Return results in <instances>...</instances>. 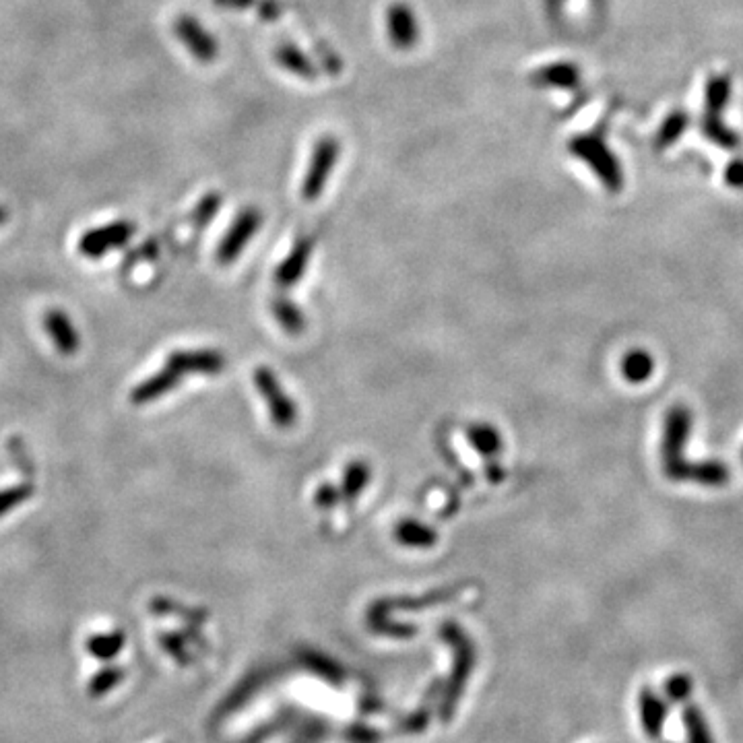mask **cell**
Segmentation results:
<instances>
[{"label":"cell","instance_id":"6da1fadb","mask_svg":"<svg viewBox=\"0 0 743 743\" xmlns=\"http://www.w3.org/2000/svg\"><path fill=\"white\" fill-rule=\"evenodd\" d=\"M692 432V411L686 405L669 407L663 422V440H661V461L663 471L671 481H686L688 461L684 457L686 444Z\"/></svg>","mask_w":743,"mask_h":743},{"label":"cell","instance_id":"7a4b0ae2","mask_svg":"<svg viewBox=\"0 0 743 743\" xmlns=\"http://www.w3.org/2000/svg\"><path fill=\"white\" fill-rule=\"evenodd\" d=\"M568 151L591 168L609 192H620L624 188V172L620 159L609 149L599 135H578L568 143Z\"/></svg>","mask_w":743,"mask_h":743},{"label":"cell","instance_id":"3957f363","mask_svg":"<svg viewBox=\"0 0 743 743\" xmlns=\"http://www.w3.org/2000/svg\"><path fill=\"white\" fill-rule=\"evenodd\" d=\"M254 386H256L258 395H261L263 401L267 403L271 422L277 428L287 430L298 422V407L292 399H289V395L285 393L279 378L275 376L271 368L261 366L254 370Z\"/></svg>","mask_w":743,"mask_h":743},{"label":"cell","instance_id":"277c9868","mask_svg":"<svg viewBox=\"0 0 743 743\" xmlns=\"http://www.w3.org/2000/svg\"><path fill=\"white\" fill-rule=\"evenodd\" d=\"M337 159H339L337 139L322 137L314 145V151H312V157H310V166H308L304 186H302V197L308 203L316 201L320 197V192L325 190V186L329 182V176L333 174V170L337 166Z\"/></svg>","mask_w":743,"mask_h":743},{"label":"cell","instance_id":"5b68a950","mask_svg":"<svg viewBox=\"0 0 743 743\" xmlns=\"http://www.w3.org/2000/svg\"><path fill=\"white\" fill-rule=\"evenodd\" d=\"M261 223H263V213L261 211H258L256 207L244 209L236 217V221L232 223L230 232L225 234V238L221 240L219 250H217V261L221 265L234 263L236 258L242 254V250L246 248V244L256 236L258 228H261Z\"/></svg>","mask_w":743,"mask_h":743},{"label":"cell","instance_id":"8992f818","mask_svg":"<svg viewBox=\"0 0 743 743\" xmlns=\"http://www.w3.org/2000/svg\"><path fill=\"white\" fill-rule=\"evenodd\" d=\"M133 234L135 225L131 221H114L104 225V228L87 232L79 242V252L89 258H98L104 256L108 250L126 244Z\"/></svg>","mask_w":743,"mask_h":743},{"label":"cell","instance_id":"52a82bcc","mask_svg":"<svg viewBox=\"0 0 743 743\" xmlns=\"http://www.w3.org/2000/svg\"><path fill=\"white\" fill-rule=\"evenodd\" d=\"M176 36L180 38V42H184L188 52L201 62H211L219 54L217 40L209 34V31L195 17L182 15L176 21Z\"/></svg>","mask_w":743,"mask_h":743},{"label":"cell","instance_id":"ba28073f","mask_svg":"<svg viewBox=\"0 0 743 743\" xmlns=\"http://www.w3.org/2000/svg\"><path fill=\"white\" fill-rule=\"evenodd\" d=\"M178 374H219L225 368L223 353L213 349H180L174 351L168 362Z\"/></svg>","mask_w":743,"mask_h":743},{"label":"cell","instance_id":"9c48e42d","mask_svg":"<svg viewBox=\"0 0 743 743\" xmlns=\"http://www.w3.org/2000/svg\"><path fill=\"white\" fill-rule=\"evenodd\" d=\"M386 29L393 46L399 50H409L419 42V23L415 13L407 5H393L386 13Z\"/></svg>","mask_w":743,"mask_h":743},{"label":"cell","instance_id":"30bf717a","mask_svg":"<svg viewBox=\"0 0 743 743\" xmlns=\"http://www.w3.org/2000/svg\"><path fill=\"white\" fill-rule=\"evenodd\" d=\"M667 715H669V710H667V702L663 700V696H659L649 686L642 688L638 694V717H640L642 731L651 739L661 737Z\"/></svg>","mask_w":743,"mask_h":743},{"label":"cell","instance_id":"8fae6325","mask_svg":"<svg viewBox=\"0 0 743 743\" xmlns=\"http://www.w3.org/2000/svg\"><path fill=\"white\" fill-rule=\"evenodd\" d=\"M182 378H184L182 374H178L174 368H170L166 364L159 372H155L151 378H147V380H143L141 384L135 386V391L131 393V401L135 405L153 403L164 395L172 393L176 386L182 382Z\"/></svg>","mask_w":743,"mask_h":743},{"label":"cell","instance_id":"7c38bea8","mask_svg":"<svg viewBox=\"0 0 743 743\" xmlns=\"http://www.w3.org/2000/svg\"><path fill=\"white\" fill-rule=\"evenodd\" d=\"M312 252H314L312 238H302L300 242H296L294 250L287 254V258L279 265V269L275 273L277 285L279 287H292V285L300 283V279L304 277V273L308 269Z\"/></svg>","mask_w":743,"mask_h":743},{"label":"cell","instance_id":"4fadbf2b","mask_svg":"<svg viewBox=\"0 0 743 743\" xmlns=\"http://www.w3.org/2000/svg\"><path fill=\"white\" fill-rule=\"evenodd\" d=\"M44 325H46V331L52 337L56 349L62 355H73V353H77V349H79V335H77V331L73 327V322H71V318L67 314H64L62 310H50V312H46Z\"/></svg>","mask_w":743,"mask_h":743},{"label":"cell","instance_id":"5bb4252c","mask_svg":"<svg viewBox=\"0 0 743 743\" xmlns=\"http://www.w3.org/2000/svg\"><path fill=\"white\" fill-rule=\"evenodd\" d=\"M533 83L549 89H576L580 85V69L574 62H552L533 73Z\"/></svg>","mask_w":743,"mask_h":743},{"label":"cell","instance_id":"9a60e30c","mask_svg":"<svg viewBox=\"0 0 743 743\" xmlns=\"http://www.w3.org/2000/svg\"><path fill=\"white\" fill-rule=\"evenodd\" d=\"M731 471L729 467L719 459H704L696 463H688L686 469V481L698 483L704 488H723L729 483Z\"/></svg>","mask_w":743,"mask_h":743},{"label":"cell","instance_id":"2e32d148","mask_svg":"<svg viewBox=\"0 0 743 743\" xmlns=\"http://www.w3.org/2000/svg\"><path fill=\"white\" fill-rule=\"evenodd\" d=\"M733 83L729 75H710L704 85V112L710 116H721L731 100Z\"/></svg>","mask_w":743,"mask_h":743},{"label":"cell","instance_id":"e0dca14e","mask_svg":"<svg viewBox=\"0 0 743 743\" xmlns=\"http://www.w3.org/2000/svg\"><path fill=\"white\" fill-rule=\"evenodd\" d=\"M700 131H702V137L706 141H710V143L721 147V149H725V151H735L741 145L739 135L723 120V116L702 114Z\"/></svg>","mask_w":743,"mask_h":743},{"label":"cell","instance_id":"ac0fdd59","mask_svg":"<svg viewBox=\"0 0 743 743\" xmlns=\"http://www.w3.org/2000/svg\"><path fill=\"white\" fill-rule=\"evenodd\" d=\"M395 539L405 545V547H419V549H428L438 541V533L413 519H405L395 527Z\"/></svg>","mask_w":743,"mask_h":743},{"label":"cell","instance_id":"d6986e66","mask_svg":"<svg viewBox=\"0 0 743 743\" xmlns=\"http://www.w3.org/2000/svg\"><path fill=\"white\" fill-rule=\"evenodd\" d=\"M275 58H277V62L281 64V67H283L287 73H292V75H296V77L312 79V77L316 75V69H314V64L310 62V58H308L300 48H296V46H292V44H283V46H279V48L275 50Z\"/></svg>","mask_w":743,"mask_h":743},{"label":"cell","instance_id":"ffe728a7","mask_svg":"<svg viewBox=\"0 0 743 743\" xmlns=\"http://www.w3.org/2000/svg\"><path fill=\"white\" fill-rule=\"evenodd\" d=\"M688 124H690V114L686 110H673V112H669L667 118L659 126V133L655 137V149L657 151H665L675 141H680L682 135L686 133Z\"/></svg>","mask_w":743,"mask_h":743},{"label":"cell","instance_id":"44dd1931","mask_svg":"<svg viewBox=\"0 0 743 743\" xmlns=\"http://www.w3.org/2000/svg\"><path fill=\"white\" fill-rule=\"evenodd\" d=\"M370 477H372V471L366 461H351L343 473V486L339 492L341 498L343 500L358 498L368 488Z\"/></svg>","mask_w":743,"mask_h":743},{"label":"cell","instance_id":"7402d4cb","mask_svg":"<svg viewBox=\"0 0 743 743\" xmlns=\"http://www.w3.org/2000/svg\"><path fill=\"white\" fill-rule=\"evenodd\" d=\"M622 374L628 382L632 384H642L649 380L655 372V360L651 358V353H646L642 349H634L624 355L622 360Z\"/></svg>","mask_w":743,"mask_h":743},{"label":"cell","instance_id":"603a6c76","mask_svg":"<svg viewBox=\"0 0 743 743\" xmlns=\"http://www.w3.org/2000/svg\"><path fill=\"white\" fill-rule=\"evenodd\" d=\"M467 440L483 457H494L502 450V438L498 430L488 424H471L467 428Z\"/></svg>","mask_w":743,"mask_h":743},{"label":"cell","instance_id":"cb8c5ba5","mask_svg":"<svg viewBox=\"0 0 743 743\" xmlns=\"http://www.w3.org/2000/svg\"><path fill=\"white\" fill-rule=\"evenodd\" d=\"M682 719H684L688 743H715V735L713 731H710V725L698 704H688L684 708Z\"/></svg>","mask_w":743,"mask_h":743},{"label":"cell","instance_id":"d4e9b609","mask_svg":"<svg viewBox=\"0 0 743 743\" xmlns=\"http://www.w3.org/2000/svg\"><path fill=\"white\" fill-rule=\"evenodd\" d=\"M271 308H273L275 320L285 329L287 335H302L304 333V329H306V318H304L302 310L296 304L279 298V300L273 302Z\"/></svg>","mask_w":743,"mask_h":743},{"label":"cell","instance_id":"484cf974","mask_svg":"<svg viewBox=\"0 0 743 743\" xmlns=\"http://www.w3.org/2000/svg\"><path fill=\"white\" fill-rule=\"evenodd\" d=\"M663 690L671 702H686L694 690V682H692V677L686 673H673L669 675V680L665 682Z\"/></svg>","mask_w":743,"mask_h":743},{"label":"cell","instance_id":"4316f807","mask_svg":"<svg viewBox=\"0 0 743 743\" xmlns=\"http://www.w3.org/2000/svg\"><path fill=\"white\" fill-rule=\"evenodd\" d=\"M29 496H31V486H27V483L25 486H15V488L0 492V516L13 510L15 506L23 504Z\"/></svg>","mask_w":743,"mask_h":743},{"label":"cell","instance_id":"83f0119b","mask_svg":"<svg viewBox=\"0 0 743 743\" xmlns=\"http://www.w3.org/2000/svg\"><path fill=\"white\" fill-rule=\"evenodd\" d=\"M723 178L727 186L735 190H743V157H735L729 161L723 172Z\"/></svg>","mask_w":743,"mask_h":743},{"label":"cell","instance_id":"f1b7e54d","mask_svg":"<svg viewBox=\"0 0 743 743\" xmlns=\"http://www.w3.org/2000/svg\"><path fill=\"white\" fill-rule=\"evenodd\" d=\"M314 500H316V504H318L320 508H333V506L341 500V494H339V490L331 488L329 483H325V486H320V488H318Z\"/></svg>","mask_w":743,"mask_h":743},{"label":"cell","instance_id":"f546056e","mask_svg":"<svg viewBox=\"0 0 743 743\" xmlns=\"http://www.w3.org/2000/svg\"><path fill=\"white\" fill-rule=\"evenodd\" d=\"M213 3L225 9H246L254 3V0H213Z\"/></svg>","mask_w":743,"mask_h":743},{"label":"cell","instance_id":"4dcf8cb0","mask_svg":"<svg viewBox=\"0 0 743 743\" xmlns=\"http://www.w3.org/2000/svg\"><path fill=\"white\" fill-rule=\"evenodd\" d=\"M3 221H5V211L0 209V223H3Z\"/></svg>","mask_w":743,"mask_h":743},{"label":"cell","instance_id":"1f68e13d","mask_svg":"<svg viewBox=\"0 0 743 743\" xmlns=\"http://www.w3.org/2000/svg\"><path fill=\"white\" fill-rule=\"evenodd\" d=\"M741 459H743V452H741Z\"/></svg>","mask_w":743,"mask_h":743}]
</instances>
